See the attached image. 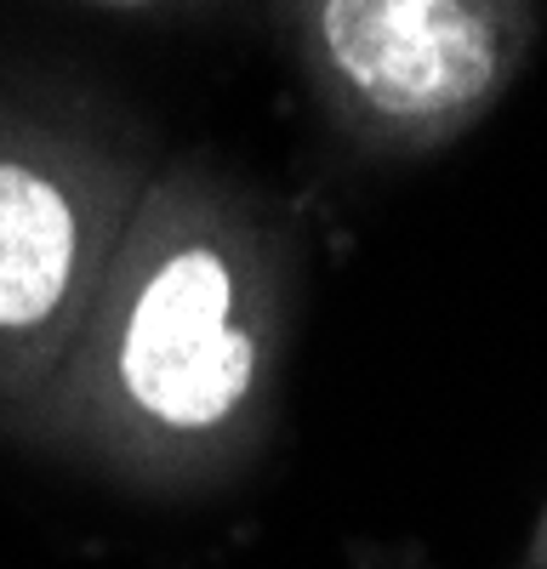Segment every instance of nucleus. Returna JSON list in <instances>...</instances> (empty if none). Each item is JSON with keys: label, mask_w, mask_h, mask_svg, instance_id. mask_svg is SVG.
<instances>
[{"label": "nucleus", "mask_w": 547, "mask_h": 569, "mask_svg": "<svg viewBox=\"0 0 547 569\" xmlns=\"http://www.w3.org/2000/svg\"><path fill=\"white\" fill-rule=\"evenodd\" d=\"M103 7H143V0H103Z\"/></svg>", "instance_id": "20e7f679"}, {"label": "nucleus", "mask_w": 547, "mask_h": 569, "mask_svg": "<svg viewBox=\"0 0 547 569\" xmlns=\"http://www.w3.org/2000/svg\"><path fill=\"white\" fill-rule=\"evenodd\" d=\"M525 46V0H319L331 80L394 131L474 120Z\"/></svg>", "instance_id": "f257e3e1"}, {"label": "nucleus", "mask_w": 547, "mask_h": 569, "mask_svg": "<svg viewBox=\"0 0 547 569\" xmlns=\"http://www.w3.org/2000/svg\"><path fill=\"white\" fill-rule=\"evenodd\" d=\"M235 313V273L217 251L189 246L166 257L137 291L120 337L131 405L177 433H206L235 416L257 376V348Z\"/></svg>", "instance_id": "f03ea898"}, {"label": "nucleus", "mask_w": 547, "mask_h": 569, "mask_svg": "<svg viewBox=\"0 0 547 569\" xmlns=\"http://www.w3.org/2000/svg\"><path fill=\"white\" fill-rule=\"evenodd\" d=\"M80 228L52 177L0 166V330L40 325L69 291Z\"/></svg>", "instance_id": "7ed1b4c3"}]
</instances>
